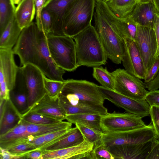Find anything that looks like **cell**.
I'll list each match as a JSON object with an SVG mask.
<instances>
[{
  "mask_svg": "<svg viewBox=\"0 0 159 159\" xmlns=\"http://www.w3.org/2000/svg\"><path fill=\"white\" fill-rule=\"evenodd\" d=\"M20 59L21 65H32L38 68L48 78L64 81L65 70L59 67L51 57L47 37L32 22L23 29L12 49Z\"/></svg>",
  "mask_w": 159,
  "mask_h": 159,
  "instance_id": "cell-1",
  "label": "cell"
},
{
  "mask_svg": "<svg viewBox=\"0 0 159 159\" xmlns=\"http://www.w3.org/2000/svg\"><path fill=\"white\" fill-rule=\"evenodd\" d=\"M157 139L151 123L143 127L112 133L104 132L101 141L115 159H126L134 145L152 141Z\"/></svg>",
  "mask_w": 159,
  "mask_h": 159,
  "instance_id": "cell-2",
  "label": "cell"
},
{
  "mask_svg": "<svg viewBox=\"0 0 159 159\" xmlns=\"http://www.w3.org/2000/svg\"><path fill=\"white\" fill-rule=\"evenodd\" d=\"M94 27L108 58L115 64L122 62L124 42L99 0H95Z\"/></svg>",
  "mask_w": 159,
  "mask_h": 159,
  "instance_id": "cell-3",
  "label": "cell"
},
{
  "mask_svg": "<svg viewBox=\"0 0 159 159\" xmlns=\"http://www.w3.org/2000/svg\"><path fill=\"white\" fill-rule=\"evenodd\" d=\"M72 38L75 43L78 67L106 64L108 58L94 26L91 25Z\"/></svg>",
  "mask_w": 159,
  "mask_h": 159,
  "instance_id": "cell-4",
  "label": "cell"
},
{
  "mask_svg": "<svg viewBox=\"0 0 159 159\" xmlns=\"http://www.w3.org/2000/svg\"><path fill=\"white\" fill-rule=\"evenodd\" d=\"M98 87L86 80H67L59 95L58 100L73 106L79 104H103L105 99Z\"/></svg>",
  "mask_w": 159,
  "mask_h": 159,
  "instance_id": "cell-5",
  "label": "cell"
},
{
  "mask_svg": "<svg viewBox=\"0 0 159 159\" xmlns=\"http://www.w3.org/2000/svg\"><path fill=\"white\" fill-rule=\"evenodd\" d=\"M95 0H74L68 7L63 21L64 35L73 37L91 25Z\"/></svg>",
  "mask_w": 159,
  "mask_h": 159,
  "instance_id": "cell-6",
  "label": "cell"
},
{
  "mask_svg": "<svg viewBox=\"0 0 159 159\" xmlns=\"http://www.w3.org/2000/svg\"><path fill=\"white\" fill-rule=\"evenodd\" d=\"M50 54L59 67L68 71L78 68L75 42L72 37L66 35L49 34L47 36Z\"/></svg>",
  "mask_w": 159,
  "mask_h": 159,
  "instance_id": "cell-7",
  "label": "cell"
},
{
  "mask_svg": "<svg viewBox=\"0 0 159 159\" xmlns=\"http://www.w3.org/2000/svg\"><path fill=\"white\" fill-rule=\"evenodd\" d=\"M111 73L114 79V91L134 99L145 100L149 92L146 83L124 69L118 68Z\"/></svg>",
  "mask_w": 159,
  "mask_h": 159,
  "instance_id": "cell-8",
  "label": "cell"
},
{
  "mask_svg": "<svg viewBox=\"0 0 159 159\" xmlns=\"http://www.w3.org/2000/svg\"><path fill=\"white\" fill-rule=\"evenodd\" d=\"M146 125L142 118L128 112L108 113L102 116L101 120V129L107 133L126 131Z\"/></svg>",
  "mask_w": 159,
  "mask_h": 159,
  "instance_id": "cell-9",
  "label": "cell"
},
{
  "mask_svg": "<svg viewBox=\"0 0 159 159\" xmlns=\"http://www.w3.org/2000/svg\"><path fill=\"white\" fill-rule=\"evenodd\" d=\"M134 41L147 73L156 59L158 48L157 41L153 28L137 24V33Z\"/></svg>",
  "mask_w": 159,
  "mask_h": 159,
  "instance_id": "cell-10",
  "label": "cell"
},
{
  "mask_svg": "<svg viewBox=\"0 0 159 159\" xmlns=\"http://www.w3.org/2000/svg\"><path fill=\"white\" fill-rule=\"evenodd\" d=\"M98 88L105 99L123 108L127 112L142 118L149 115L150 107L145 99H134L102 86H98Z\"/></svg>",
  "mask_w": 159,
  "mask_h": 159,
  "instance_id": "cell-11",
  "label": "cell"
},
{
  "mask_svg": "<svg viewBox=\"0 0 159 159\" xmlns=\"http://www.w3.org/2000/svg\"><path fill=\"white\" fill-rule=\"evenodd\" d=\"M27 89L29 109L47 93L42 72L35 66L27 64L20 67Z\"/></svg>",
  "mask_w": 159,
  "mask_h": 159,
  "instance_id": "cell-12",
  "label": "cell"
},
{
  "mask_svg": "<svg viewBox=\"0 0 159 159\" xmlns=\"http://www.w3.org/2000/svg\"><path fill=\"white\" fill-rule=\"evenodd\" d=\"M125 53L122 62L127 72L139 78L144 80L147 71L140 52L134 40H124Z\"/></svg>",
  "mask_w": 159,
  "mask_h": 159,
  "instance_id": "cell-13",
  "label": "cell"
},
{
  "mask_svg": "<svg viewBox=\"0 0 159 159\" xmlns=\"http://www.w3.org/2000/svg\"><path fill=\"white\" fill-rule=\"evenodd\" d=\"M12 49H0V83L10 90L14 86L19 67L15 62Z\"/></svg>",
  "mask_w": 159,
  "mask_h": 159,
  "instance_id": "cell-14",
  "label": "cell"
},
{
  "mask_svg": "<svg viewBox=\"0 0 159 159\" xmlns=\"http://www.w3.org/2000/svg\"><path fill=\"white\" fill-rule=\"evenodd\" d=\"M29 112L41 114L61 121L66 120L67 116L59 104L58 97H51L47 93L26 112Z\"/></svg>",
  "mask_w": 159,
  "mask_h": 159,
  "instance_id": "cell-15",
  "label": "cell"
},
{
  "mask_svg": "<svg viewBox=\"0 0 159 159\" xmlns=\"http://www.w3.org/2000/svg\"><path fill=\"white\" fill-rule=\"evenodd\" d=\"M94 145L84 140L75 146L46 152L43 155L41 159H86Z\"/></svg>",
  "mask_w": 159,
  "mask_h": 159,
  "instance_id": "cell-16",
  "label": "cell"
},
{
  "mask_svg": "<svg viewBox=\"0 0 159 159\" xmlns=\"http://www.w3.org/2000/svg\"><path fill=\"white\" fill-rule=\"evenodd\" d=\"M74 0H47L43 7L51 15L52 21L51 34L64 35L63 21L65 13L69 5Z\"/></svg>",
  "mask_w": 159,
  "mask_h": 159,
  "instance_id": "cell-17",
  "label": "cell"
},
{
  "mask_svg": "<svg viewBox=\"0 0 159 159\" xmlns=\"http://www.w3.org/2000/svg\"><path fill=\"white\" fill-rule=\"evenodd\" d=\"M0 135L17 125L22 120L21 114L11 100H0Z\"/></svg>",
  "mask_w": 159,
  "mask_h": 159,
  "instance_id": "cell-18",
  "label": "cell"
},
{
  "mask_svg": "<svg viewBox=\"0 0 159 159\" xmlns=\"http://www.w3.org/2000/svg\"><path fill=\"white\" fill-rule=\"evenodd\" d=\"M159 12L152 0L137 3L129 16L137 24L153 28Z\"/></svg>",
  "mask_w": 159,
  "mask_h": 159,
  "instance_id": "cell-19",
  "label": "cell"
},
{
  "mask_svg": "<svg viewBox=\"0 0 159 159\" xmlns=\"http://www.w3.org/2000/svg\"><path fill=\"white\" fill-rule=\"evenodd\" d=\"M27 89L20 67L17 73L15 84L10 90V98L21 115L29 110Z\"/></svg>",
  "mask_w": 159,
  "mask_h": 159,
  "instance_id": "cell-20",
  "label": "cell"
},
{
  "mask_svg": "<svg viewBox=\"0 0 159 159\" xmlns=\"http://www.w3.org/2000/svg\"><path fill=\"white\" fill-rule=\"evenodd\" d=\"M31 136L27 132L26 122L22 119L16 126L0 135V147L8 149L17 145L28 142Z\"/></svg>",
  "mask_w": 159,
  "mask_h": 159,
  "instance_id": "cell-21",
  "label": "cell"
},
{
  "mask_svg": "<svg viewBox=\"0 0 159 159\" xmlns=\"http://www.w3.org/2000/svg\"><path fill=\"white\" fill-rule=\"evenodd\" d=\"M36 13L34 0H22L16 7L14 16L21 30L33 22Z\"/></svg>",
  "mask_w": 159,
  "mask_h": 159,
  "instance_id": "cell-22",
  "label": "cell"
},
{
  "mask_svg": "<svg viewBox=\"0 0 159 159\" xmlns=\"http://www.w3.org/2000/svg\"><path fill=\"white\" fill-rule=\"evenodd\" d=\"M84 138L78 128L76 126L71 128L66 136L58 142L51 144L43 149V154L47 152L76 146L82 143Z\"/></svg>",
  "mask_w": 159,
  "mask_h": 159,
  "instance_id": "cell-23",
  "label": "cell"
},
{
  "mask_svg": "<svg viewBox=\"0 0 159 159\" xmlns=\"http://www.w3.org/2000/svg\"><path fill=\"white\" fill-rule=\"evenodd\" d=\"M22 30L14 15L0 34V49H12L16 43Z\"/></svg>",
  "mask_w": 159,
  "mask_h": 159,
  "instance_id": "cell-24",
  "label": "cell"
},
{
  "mask_svg": "<svg viewBox=\"0 0 159 159\" xmlns=\"http://www.w3.org/2000/svg\"><path fill=\"white\" fill-rule=\"evenodd\" d=\"M59 104L65 110L67 115L74 114H92L103 116L108 113L103 104H80L75 106L68 105L59 100Z\"/></svg>",
  "mask_w": 159,
  "mask_h": 159,
  "instance_id": "cell-25",
  "label": "cell"
},
{
  "mask_svg": "<svg viewBox=\"0 0 159 159\" xmlns=\"http://www.w3.org/2000/svg\"><path fill=\"white\" fill-rule=\"evenodd\" d=\"M25 122L28 133L30 135L34 137L70 128L72 125V123L69 121H63L57 123L46 125H38Z\"/></svg>",
  "mask_w": 159,
  "mask_h": 159,
  "instance_id": "cell-26",
  "label": "cell"
},
{
  "mask_svg": "<svg viewBox=\"0 0 159 159\" xmlns=\"http://www.w3.org/2000/svg\"><path fill=\"white\" fill-rule=\"evenodd\" d=\"M105 2L111 12L119 19L129 16L137 4L136 0H108Z\"/></svg>",
  "mask_w": 159,
  "mask_h": 159,
  "instance_id": "cell-27",
  "label": "cell"
},
{
  "mask_svg": "<svg viewBox=\"0 0 159 159\" xmlns=\"http://www.w3.org/2000/svg\"><path fill=\"white\" fill-rule=\"evenodd\" d=\"M101 116L87 114H74L67 115L66 120L72 124H79L87 127L101 130Z\"/></svg>",
  "mask_w": 159,
  "mask_h": 159,
  "instance_id": "cell-28",
  "label": "cell"
},
{
  "mask_svg": "<svg viewBox=\"0 0 159 159\" xmlns=\"http://www.w3.org/2000/svg\"><path fill=\"white\" fill-rule=\"evenodd\" d=\"M15 5L12 0H0V34L14 15Z\"/></svg>",
  "mask_w": 159,
  "mask_h": 159,
  "instance_id": "cell-29",
  "label": "cell"
},
{
  "mask_svg": "<svg viewBox=\"0 0 159 159\" xmlns=\"http://www.w3.org/2000/svg\"><path fill=\"white\" fill-rule=\"evenodd\" d=\"M92 75L102 86L114 90L115 81L113 76L111 72L108 71L106 67L104 68L99 66L94 67Z\"/></svg>",
  "mask_w": 159,
  "mask_h": 159,
  "instance_id": "cell-30",
  "label": "cell"
},
{
  "mask_svg": "<svg viewBox=\"0 0 159 159\" xmlns=\"http://www.w3.org/2000/svg\"><path fill=\"white\" fill-rule=\"evenodd\" d=\"M21 116L22 119L23 120L28 123L35 124L46 125L61 121L56 119L35 112H27Z\"/></svg>",
  "mask_w": 159,
  "mask_h": 159,
  "instance_id": "cell-31",
  "label": "cell"
},
{
  "mask_svg": "<svg viewBox=\"0 0 159 159\" xmlns=\"http://www.w3.org/2000/svg\"><path fill=\"white\" fill-rule=\"evenodd\" d=\"M75 125L80 131L84 140L94 145L100 141L104 133L102 130L93 129L79 124Z\"/></svg>",
  "mask_w": 159,
  "mask_h": 159,
  "instance_id": "cell-32",
  "label": "cell"
},
{
  "mask_svg": "<svg viewBox=\"0 0 159 159\" xmlns=\"http://www.w3.org/2000/svg\"><path fill=\"white\" fill-rule=\"evenodd\" d=\"M43 80L47 93L51 97H58L66 80L62 81L52 80L44 75Z\"/></svg>",
  "mask_w": 159,
  "mask_h": 159,
  "instance_id": "cell-33",
  "label": "cell"
},
{
  "mask_svg": "<svg viewBox=\"0 0 159 159\" xmlns=\"http://www.w3.org/2000/svg\"><path fill=\"white\" fill-rule=\"evenodd\" d=\"M115 159L101 141L94 145L93 149L86 158L87 159Z\"/></svg>",
  "mask_w": 159,
  "mask_h": 159,
  "instance_id": "cell-34",
  "label": "cell"
},
{
  "mask_svg": "<svg viewBox=\"0 0 159 159\" xmlns=\"http://www.w3.org/2000/svg\"><path fill=\"white\" fill-rule=\"evenodd\" d=\"M71 128L58 130L45 135V143L43 146L39 149L43 150L46 147L63 139L66 136L68 132Z\"/></svg>",
  "mask_w": 159,
  "mask_h": 159,
  "instance_id": "cell-35",
  "label": "cell"
},
{
  "mask_svg": "<svg viewBox=\"0 0 159 159\" xmlns=\"http://www.w3.org/2000/svg\"><path fill=\"white\" fill-rule=\"evenodd\" d=\"M41 20L43 26V32L47 37L52 34V21L50 14L43 6L41 12Z\"/></svg>",
  "mask_w": 159,
  "mask_h": 159,
  "instance_id": "cell-36",
  "label": "cell"
},
{
  "mask_svg": "<svg viewBox=\"0 0 159 159\" xmlns=\"http://www.w3.org/2000/svg\"><path fill=\"white\" fill-rule=\"evenodd\" d=\"M36 149L37 148L30 143L25 142L17 145L7 149L12 154L21 157L22 155Z\"/></svg>",
  "mask_w": 159,
  "mask_h": 159,
  "instance_id": "cell-37",
  "label": "cell"
},
{
  "mask_svg": "<svg viewBox=\"0 0 159 159\" xmlns=\"http://www.w3.org/2000/svg\"><path fill=\"white\" fill-rule=\"evenodd\" d=\"M149 115L157 139H159V106L150 107Z\"/></svg>",
  "mask_w": 159,
  "mask_h": 159,
  "instance_id": "cell-38",
  "label": "cell"
},
{
  "mask_svg": "<svg viewBox=\"0 0 159 159\" xmlns=\"http://www.w3.org/2000/svg\"><path fill=\"white\" fill-rule=\"evenodd\" d=\"M159 72V57L156 58L147 73L144 79L145 83H149L153 80Z\"/></svg>",
  "mask_w": 159,
  "mask_h": 159,
  "instance_id": "cell-39",
  "label": "cell"
},
{
  "mask_svg": "<svg viewBox=\"0 0 159 159\" xmlns=\"http://www.w3.org/2000/svg\"><path fill=\"white\" fill-rule=\"evenodd\" d=\"M47 0H34L36 7V24L39 29L43 32L41 20V12L43 5Z\"/></svg>",
  "mask_w": 159,
  "mask_h": 159,
  "instance_id": "cell-40",
  "label": "cell"
},
{
  "mask_svg": "<svg viewBox=\"0 0 159 159\" xmlns=\"http://www.w3.org/2000/svg\"><path fill=\"white\" fill-rule=\"evenodd\" d=\"M145 99L150 107L152 105L159 106V89L149 91Z\"/></svg>",
  "mask_w": 159,
  "mask_h": 159,
  "instance_id": "cell-41",
  "label": "cell"
},
{
  "mask_svg": "<svg viewBox=\"0 0 159 159\" xmlns=\"http://www.w3.org/2000/svg\"><path fill=\"white\" fill-rule=\"evenodd\" d=\"M146 159H159V139H158L152 141L151 149Z\"/></svg>",
  "mask_w": 159,
  "mask_h": 159,
  "instance_id": "cell-42",
  "label": "cell"
},
{
  "mask_svg": "<svg viewBox=\"0 0 159 159\" xmlns=\"http://www.w3.org/2000/svg\"><path fill=\"white\" fill-rule=\"evenodd\" d=\"M43 151L40 149H36L21 156L22 159H41Z\"/></svg>",
  "mask_w": 159,
  "mask_h": 159,
  "instance_id": "cell-43",
  "label": "cell"
},
{
  "mask_svg": "<svg viewBox=\"0 0 159 159\" xmlns=\"http://www.w3.org/2000/svg\"><path fill=\"white\" fill-rule=\"evenodd\" d=\"M44 135L34 137L33 136L28 142L34 146L36 148L39 149L43 146L45 143Z\"/></svg>",
  "mask_w": 159,
  "mask_h": 159,
  "instance_id": "cell-44",
  "label": "cell"
},
{
  "mask_svg": "<svg viewBox=\"0 0 159 159\" xmlns=\"http://www.w3.org/2000/svg\"><path fill=\"white\" fill-rule=\"evenodd\" d=\"M0 151L1 159H22L21 157L12 154L7 149L0 147Z\"/></svg>",
  "mask_w": 159,
  "mask_h": 159,
  "instance_id": "cell-45",
  "label": "cell"
},
{
  "mask_svg": "<svg viewBox=\"0 0 159 159\" xmlns=\"http://www.w3.org/2000/svg\"><path fill=\"white\" fill-rule=\"evenodd\" d=\"M146 87L149 91L159 89V72L153 80L146 83Z\"/></svg>",
  "mask_w": 159,
  "mask_h": 159,
  "instance_id": "cell-46",
  "label": "cell"
},
{
  "mask_svg": "<svg viewBox=\"0 0 159 159\" xmlns=\"http://www.w3.org/2000/svg\"><path fill=\"white\" fill-rule=\"evenodd\" d=\"M153 29L156 35L158 48L159 47V15L157 16L156 21Z\"/></svg>",
  "mask_w": 159,
  "mask_h": 159,
  "instance_id": "cell-47",
  "label": "cell"
},
{
  "mask_svg": "<svg viewBox=\"0 0 159 159\" xmlns=\"http://www.w3.org/2000/svg\"><path fill=\"white\" fill-rule=\"evenodd\" d=\"M155 7L159 12V0H152Z\"/></svg>",
  "mask_w": 159,
  "mask_h": 159,
  "instance_id": "cell-48",
  "label": "cell"
},
{
  "mask_svg": "<svg viewBox=\"0 0 159 159\" xmlns=\"http://www.w3.org/2000/svg\"><path fill=\"white\" fill-rule=\"evenodd\" d=\"M152 0H136L137 3H143L149 2Z\"/></svg>",
  "mask_w": 159,
  "mask_h": 159,
  "instance_id": "cell-49",
  "label": "cell"
},
{
  "mask_svg": "<svg viewBox=\"0 0 159 159\" xmlns=\"http://www.w3.org/2000/svg\"><path fill=\"white\" fill-rule=\"evenodd\" d=\"M22 0H12L15 4L18 5Z\"/></svg>",
  "mask_w": 159,
  "mask_h": 159,
  "instance_id": "cell-50",
  "label": "cell"
},
{
  "mask_svg": "<svg viewBox=\"0 0 159 159\" xmlns=\"http://www.w3.org/2000/svg\"><path fill=\"white\" fill-rule=\"evenodd\" d=\"M158 57H159V47L158 48V49H157V51L156 55V56H155L156 58Z\"/></svg>",
  "mask_w": 159,
  "mask_h": 159,
  "instance_id": "cell-51",
  "label": "cell"
},
{
  "mask_svg": "<svg viewBox=\"0 0 159 159\" xmlns=\"http://www.w3.org/2000/svg\"><path fill=\"white\" fill-rule=\"evenodd\" d=\"M103 0L104 1H107V0Z\"/></svg>",
  "mask_w": 159,
  "mask_h": 159,
  "instance_id": "cell-52",
  "label": "cell"
},
{
  "mask_svg": "<svg viewBox=\"0 0 159 159\" xmlns=\"http://www.w3.org/2000/svg\"></svg>",
  "mask_w": 159,
  "mask_h": 159,
  "instance_id": "cell-53",
  "label": "cell"
}]
</instances>
